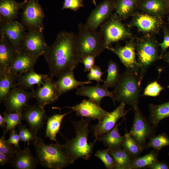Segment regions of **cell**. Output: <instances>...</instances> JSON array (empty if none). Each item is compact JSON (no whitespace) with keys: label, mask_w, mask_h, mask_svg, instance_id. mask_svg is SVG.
<instances>
[{"label":"cell","mask_w":169,"mask_h":169,"mask_svg":"<svg viewBox=\"0 0 169 169\" xmlns=\"http://www.w3.org/2000/svg\"></svg>","instance_id":"cell-55"},{"label":"cell","mask_w":169,"mask_h":169,"mask_svg":"<svg viewBox=\"0 0 169 169\" xmlns=\"http://www.w3.org/2000/svg\"><path fill=\"white\" fill-rule=\"evenodd\" d=\"M126 104L120 103V105L113 111L109 112L103 119L98 120L96 125L91 128L93 135L97 141L101 136L110 131L115 126L120 118L124 117L129 110H125Z\"/></svg>","instance_id":"cell-14"},{"label":"cell","mask_w":169,"mask_h":169,"mask_svg":"<svg viewBox=\"0 0 169 169\" xmlns=\"http://www.w3.org/2000/svg\"><path fill=\"white\" fill-rule=\"evenodd\" d=\"M103 74L100 67L96 65H95L90 70L89 73L88 74L87 77L88 80H94L96 81L97 83L100 82H104L105 80L101 79V77Z\"/></svg>","instance_id":"cell-43"},{"label":"cell","mask_w":169,"mask_h":169,"mask_svg":"<svg viewBox=\"0 0 169 169\" xmlns=\"http://www.w3.org/2000/svg\"><path fill=\"white\" fill-rule=\"evenodd\" d=\"M2 115L6 123L3 136H5L8 131L21 124L23 118L22 113L9 112L6 110L3 112Z\"/></svg>","instance_id":"cell-37"},{"label":"cell","mask_w":169,"mask_h":169,"mask_svg":"<svg viewBox=\"0 0 169 169\" xmlns=\"http://www.w3.org/2000/svg\"><path fill=\"white\" fill-rule=\"evenodd\" d=\"M162 28L163 33V40L161 43H159L161 51L160 55L161 59L163 54L169 48V30L165 25H163Z\"/></svg>","instance_id":"cell-45"},{"label":"cell","mask_w":169,"mask_h":169,"mask_svg":"<svg viewBox=\"0 0 169 169\" xmlns=\"http://www.w3.org/2000/svg\"><path fill=\"white\" fill-rule=\"evenodd\" d=\"M115 9L114 0H104L91 12L85 25L93 30H97L110 17Z\"/></svg>","instance_id":"cell-15"},{"label":"cell","mask_w":169,"mask_h":169,"mask_svg":"<svg viewBox=\"0 0 169 169\" xmlns=\"http://www.w3.org/2000/svg\"><path fill=\"white\" fill-rule=\"evenodd\" d=\"M78 29L75 39L80 63L83 59L88 56L93 55L96 57L100 55L105 49L101 32L93 30L83 23L78 24Z\"/></svg>","instance_id":"cell-4"},{"label":"cell","mask_w":169,"mask_h":169,"mask_svg":"<svg viewBox=\"0 0 169 169\" xmlns=\"http://www.w3.org/2000/svg\"><path fill=\"white\" fill-rule=\"evenodd\" d=\"M15 52L4 36L0 33V73L10 72Z\"/></svg>","instance_id":"cell-25"},{"label":"cell","mask_w":169,"mask_h":169,"mask_svg":"<svg viewBox=\"0 0 169 169\" xmlns=\"http://www.w3.org/2000/svg\"><path fill=\"white\" fill-rule=\"evenodd\" d=\"M164 88L155 80L148 84L144 89L141 96L156 97L158 96Z\"/></svg>","instance_id":"cell-40"},{"label":"cell","mask_w":169,"mask_h":169,"mask_svg":"<svg viewBox=\"0 0 169 169\" xmlns=\"http://www.w3.org/2000/svg\"><path fill=\"white\" fill-rule=\"evenodd\" d=\"M22 115L23 120L26 121L29 128L36 136L48 119L44 107L37 105H28L23 110Z\"/></svg>","instance_id":"cell-17"},{"label":"cell","mask_w":169,"mask_h":169,"mask_svg":"<svg viewBox=\"0 0 169 169\" xmlns=\"http://www.w3.org/2000/svg\"><path fill=\"white\" fill-rule=\"evenodd\" d=\"M36 152L38 163L46 168L62 169L74 161L59 143L46 144L42 138L37 136L32 141Z\"/></svg>","instance_id":"cell-2"},{"label":"cell","mask_w":169,"mask_h":169,"mask_svg":"<svg viewBox=\"0 0 169 169\" xmlns=\"http://www.w3.org/2000/svg\"><path fill=\"white\" fill-rule=\"evenodd\" d=\"M134 110L133 125L129 133L137 143L145 149L147 140L155 135V127L142 114L138 108Z\"/></svg>","instance_id":"cell-9"},{"label":"cell","mask_w":169,"mask_h":169,"mask_svg":"<svg viewBox=\"0 0 169 169\" xmlns=\"http://www.w3.org/2000/svg\"><path fill=\"white\" fill-rule=\"evenodd\" d=\"M75 93L78 95L89 98V99L100 105L102 99L105 97H109L113 101L114 99L113 91H109L99 83L93 86H81L77 89Z\"/></svg>","instance_id":"cell-21"},{"label":"cell","mask_w":169,"mask_h":169,"mask_svg":"<svg viewBox=\"0 0 169 169\" xmlns=\"http://www.w3.org/2000/svg\"><path fill=\"white\" fill-rule=\"evenodd\" d=\"M2 34L15 52L20 51V47L26 29L21 22L15 20L0 24Z\"/></svg>","instance_id":"cell-16"},{"label":"cell","mask_w":169,"mask_h":169,"mask_svg":"<svg viewBox=\"0 0 169 169\" xmlns=\"http://www.w3.org/2000/svg\"><path fill=\"white\" fill-rule=\"evenodd\" d=\"M54 81L53 77L48 74L42 86L34 91V98L37 100V105L44 107L55 102L59 98Z\"/></svg>","instance_id":"cell-19"},{"label":"cell","mask_w":169,"mask_h":169,"mask_svg":"<svg viewBox=\"0 0 169 169\" xmlns=\"http://www.w3.org/2000/svg\"><path fill=\"white\" fill-rule=\"evenodd\" d=\"M138 76L126 71L121 74L115 86L113 101L127 104L134 110L137 108L141 91Z\"/></svg>","instance_id":"cell-5"},{"label":"cell","mask_w":169,"mask_h":169,"mask_svg":"<svg viewBox=\"0 0 169 169\" xmlns=\"http://www.w3.org/2000/svg\"><path fill=\"white\" fill-rule=\"evenodd\" d=\"M121 20L115 13L100 26V31L103 36L105 49H107L114 43L131 37L132 33Z\"/></svg>","instance_id":"cell-7"},{"label":"cell","mask_w":169,"mask_h":169,"mask_svg":"<svg viewBox=\"0 0 169 169\" xmlns=\"http://www.w3.org/2000/svg\"><path fill=\"white\" fill-rule=\"evenodd\" d=\"M130 26L148 34L157 33L163 26L162 17L144 12L135 13Z\"/></svg>","instance_id":"cell-13"},{"label":"cell","mask_w":169,"mask_h":169,"mask_svg":"<svg viewBox=\"0 0 169 169\" xmlns=\"http://www.w3.org/2000/svg\"><path fill=\"white\" fill-rule=\"evenodd\" d=\"M108 149L109 153L115 161V169H129L132 158L122 147Z\"/></svg>","instance_id":"cell-32"},{"label":"cell","mask_w":169,"mask_h":169,"mask_svg":"<svg viewBox=\"0 0 169 169\" xmlns=\"http://www.w3.org/2000/svg\"><path fill=\"white\" fill-rule=\"evenodd\" d=\"M12 158L6 154L0 153V165L3 166L8 163H10Z\"/></svg>","instance_id":"cell-49"},{"label":"cell","mask_w":169,"mask_h":169,"mask_svg":"<svg viewBox=\"0 0 169 169\" xmlns=\"http://www.w3.org/2000/svg\"><path fill=\"white\" fill-rule=\"evenodd\" d=\"M115 54L125 67L126 71L138 76V66L135 48V42L132 40L126 42L121 46L116 45L115 47L111 46L107 49Z\"/></svg>","instance_id":"cell-11"},{"label":"cell","mask_w":169,"mask_h":169,"mask_svg":"<svg viewBox=\"0 0 169 169\" xmlns=\"http://www.w3.org/2000/svg\"><path fill=\"white\" fill-rule=\"evenodd\" d=\"M9 131V136L7 140L8 142L13 145L17 150L20 149L19 142L20 140L18 132L15 128Z\"/></svg>","instance_id":"cell-46"},{"label":"cell","mask_w":169,"mask_h":169,"mask_svg":"<svg viewBox=\"0 0 169 169\" xmlns=\"http://www.w3.org/2000/svg\"><path fill=\"white\" fill-rule=\"evenodd\" d=\"M121 123L116 124L112 129L100 137L97 141H102L104 145L109 149H115L122 147L124 137L120 135L118 128Z\"/></svg>","instance_id":"cell-29"},{"label":"cell","mask_w":169,"mask_h":169,"mask_svg":"<svg viewBox=\"0 0 169 169\" xmlns=\"http://www.w3.org/2000/svg\"><path fill=\"white\" fill-rule=\"evenodd\" d=\"M20 141L25 143L32 141L37 136L25 125L20 124L17 126Z\"/></svg>","instance_id":"cell-41"},{"label":"cell","mask_w":169,"mask_h":169,"mask_svg":"<svg viewBox=\"0 0 169 169\" xmlns=\"http://www.w3.org/2000/svg\"><path fill=\"white\" fill-rule=\"evenodd\" d=\"M83 0H64L62 9H70L74 11L84 7Z\"/></svg>","instance_id":"cell-44"},{"label":"cell","mask_w":169,"mask_h":169,"mask_svg":"<svg viewBox=\"0 0 169 169\" xmlns=\"http://www.w3.org/2000/svg\"><path fill=\"white\" fill-rule=\"evenodd\" d=\"M48 74L36 73L34 69L26 72L17 78L16 85L24 90H32L33 86L37 84L40 87L44 83Z\"/></svg>","instance_id":"cell-26"},{"label":"cell","mask_w":169,"mask_h":169,"mask_svg":"<svg viewBox=\"0 0 169 169\" xmlns=\"http://www.w3.org/2000/svg\"><path fill=\"white\" fill-rule=\"evenodd\" d=\"M149 121L155 128L163 119L169 117V101L160 105L150 104Z\"/></svg>","instance_id":"cell-28"},{"label":"cell","mask_w":169,"mask_h":169,"mask_svg":"<svg viewBox=\"0 0 169 169\" xmlns=\"http://www.w3.org/2000/svg\"><path fill=\"white\" fill-rule=\"evenodd\" d=\"M91 81H78L75 78L74 71H69L60 76L57 81H54L56 91L60 96L63 94L77 89L79 86L92 84Z\"/></svg>","instance_id":"cell-23"},{"label":"cell","mask_w":169,"mask_h":169,"mask_svg":"<svg viewBox=\"0 0 169 169\" xmlns=\"http://www.w3.org/2000/svg\"><path fill=\"white\" fill-rule=\"evenodd\" d=\"M48 46L42 31L28 30L24 34L20 51L39 58L44 55Z\"/></svg>","instance_id":"cell-10"},{"label":"cell","mask_w":169,"mask_h":169,"mask_svg":"<svg viewBox=\"0 0 169 169\" xmlns=\"http://www.w3.org/2000/svg\"></svg>","instance_id":"cell-54"},{"label":"cell","mask_w":169,"mask_h":169,"mask_svg":"<svg viewBox=\"0 0 169 169\" xmlns=\"http://www.w3.org/2000/svg\"><path fill=\"white\" fill-rule=\"evenodd\" d=\"M138 8L143 12L162 17L168 13L165 0H140Z\"/></svg>","instance_id":"cell-27"},{"label":"cell","mask_w":169,"mask_h":169,"mask_svg":"<svg viewBox=\"0 0 169 169\" xmlns=\"http://www.w3.org/2000/svg\"><path fill=\"white\" fill-rule=\"evenodd\" d=\"M169 146V138L165 133L155 135L149 138L145 148H152L154 151L158 152L162 148Z\"/></svg>","instance_id":"cell-38"},{"label":"cell","mask_w":169,"mask_h":169,"mask_svg":"<svg viewBox=\"0 0 169 169\" xmlns=\"http://www.w3.org/2000/svg\"><path fill=\"white\" fill-rule=\"evenodd\" d=\"M11 166L16 169H34L38 162L36 158L33 156L29 148V143L24 149L18 150L11 158L10 163Z\"/></svg>","instance_id":"cell-22"},{"label":"cell","mask_w":169,"mask_h":169,"mask_svg":"<svg viewBox=\"0 0 169 169\" xmlns=\"http://www.w3.org/2000/svg\"><path fill=\"white\" fill-rule=\"evenodd\" d=\"M34 91L28 92L18 86L15 84L3 102L6 110L22 114L28 105L29 100L34 98Z\"/></svg>","instance_id":"cell-12"},{"label":"cell","mask_w":169,"mask_h":169,"mask_svg":"<svg viewBox=\"0 0 169 169\" xmlns=\"http://www.w3.org/2000/svg\"><path fill=\"white\" fill-rule=\"evenodd\" d=\"M22 9L21 23L26 28L42 31L45 15L38 0H27Z\"/></svg>","instance_id":"cell-8"},{"label":"cell","mask_w":169,"mask_h":169,"mask_svg":"<svg viewBox=\"0 0 169 169\" xmlns=\"http://www.w3.org/2000/svg\"><path fill=\"white\" fill-rule=\"evenodd\" d=\"M75 38L73 32L61 31L54 42L48 46L43 56L48 66L49 75L59 78L69 71H74L80 63Z\"/></svg>","instance_id":"cell-1"},{"label":"cell","mask_w":169,"mask_h":169,"mask_svg":"<svg viewBox=\"0 0 169 169\" xmlns=\"http://www.w3.org/2000/svg\"><path fill=\"white\" fill-rule=\"evenodd\" d=\"M64 108L72 109L77 116L85 117L91 120L97 119L98 120L103 119L109 113L102 109L100 105L90 99H84L75 106Z\"/></svg>","instance_id":"cell-18"},{"label":"cell","mask_w":169,"mask_h":169,"mask_svg":"<svg viewBox=\"0 0 169 169\" xmlns=\"http://www.w3.org/2000/svg\"><path fill=\"white\" fill-rule=\"evenodd\" d=\"M95 156L101 160L106 168L115 169V161L109 153L108 148L98 150L95 153Z\"/></svg>","instance_id":"cell-39"},{"label":"cell","mask_w":169,"mask_h":169,"mask_svg":"<svg viewBox=\"0 0 169 169\" xmlns=\"http://www.w3.org/2000/svg\"><path fill=\"white\" fill-rule=\"evenodd\" d=\"M38 58L20 51L16 52L10 67V71L18 77L26 72L33 69Z\"/></svg>","instance_id":"cell-20"},{"label":"cell","mask_w":169,"mask_h":169,"mask_svg":"<svg viewBox=\"0 0 169 169\" xmlns=\"http://www.w3.org/2000/svg\"><path fill=\"white\" fill-rule=\"evenodd\" d=\"M169 65V51L166 52L162 55L161 58Z\"/></svg>","instance_id":"cell-51"},{"label":"cell","mask_w":169,"mask_h":169,"mask_svg":"<svg viewBox=\"0 0 169 169\" xmlns=\"http://www.w3.org/2000/svg\"><path fill=\"white\" fill-rule=\"evenodd\" d=\"M26 0L18 2L14 0H0V24L15 20Z\"/></svg>","instance_id":"cell-24"},{"label":"cell","mask_w":169,"mask_h":169,"mask_svg":"<svg viewBox=\"0 0 169 169\" xmlns=\"http://www.w3.org/2000/svg\"><path fill=\"white\" fill-rule=\"evenodd\" d=\"M140 0H115V14L121 20L132 15Z\"/></svg>","instance_id":"cell-30"},{"label":"cell","mask_w":169,"mask_h":169,"mask_svg":"<svg viewBox=\"0 0 169 169\" xmlns=\"http://www.w3.org/2000/svg\"><path fill=\"white\" fill-rule=\"evenodd\" d=\"M18 77L10 72L0 73V102H3L12 88L15 84Z\"/></svg>","instance_id":"cell-33"},{"label":"cell","mask_w":169,"mask_h":169,"mask_svg":"<svg viewBox=\"0 0 169 169\" xmlns=\"http://www.w3.org/2000/svg\"><path fill=\"white\" fill-rule=\"evenodd\" d=\"M90 120L82 117L78 121H71L74 127L76 136L66 140V143L63 145L74 162L79 158L88 160L93 153L96 141L90 143L88 141L89 134L91 131L89 127Z\"/></svg>","instance_id":"cell-3"},{"label":"cell","mask_w":169,"mask_h":169,"mask_svg":"<svg viewBox=\"0 0 169 169\" xmlns=\"http://www.w3.org/2000/svg\"><path fill=\"white\" fill-rule=\"evenodd\" d=\"M96 57L93 55H89L83 59L81 61L84 66V71L85 72L89 71L95 65V59Z\"/></svg>","instance_id":"cell-47"},{"label":"cell","mask_w":169,"mask_h":169,"mask_svg":"<svg viewBox=\"0 0 169 169\" xmlns=\"http://www.w3.org/2000/svg\"><path fill=\"white\" fill-rule=\"evenodd\" d=\"M17 149L13 145L9 144L2 136L0 138V153L7 155L12 158L17 151Z\"/></svg>","instance_id":"cell-42"},{"label":"cell","mask_w":169,"mask_h":169,"mask_svg":"<svg viewBox=\"0 0 169 169\" xmlns=\"http://www.w3.org/2000/svg\"><path fill=\"white\" fill-rule=\"evenodd\" d=\"M158 152L151 151L149 153L141 156H137L131 159L129 169H141L159 161Z\"/></svg>","instance_id":"cell-34"},{"label":"cell","mask_w":169,"mask_h":169,"mask_svg":"<svg viewBox=\"0 0 169 169\" xmlns=\"http://www.w3.org/2000/svg\"><path fill=\"white\" fill-rule=\"evenodd\" d=\"M0 126L4 131L6 128V123L5 120L1 113L0 114Z\"/></svg>","instance_id":"cell-50"},{"label":"cell","mask_w":169,"mask_h":169,"mask_svg":"<svg viewBox=\"0 0 169 169\" xmlns=\"http://www.w3.org/2000/svg\"><path fill=\"white\" fill-rule=\"evenodd\" d=\"M146 168L150 169H169V165L164 161H158L148 166Z\"/></svg>","instance_id":"cell-48"},{"label":"cell","mask_w":169,"mask_h":169,"mask_svg":"<svg viewBox=\"0 0 169 169\" xmlns=\"http://www.w3.org/2000/svg\"><path fill=\"white\" fill-rule=\"evenodd\" d=\"M166 1L167 6L168 12L169 13V0H166Z\"/></svg>","instance_id":"cell-52"},{"label":"cell","mask_w":169,"mask_h":169,"mask_svg":"<svg viewBox=\"0 0 169 169\" xmlns=\"http://www.w3.org/2000/svg\"><path fill=\"white\" fill-rule=\"evenodd\" d=\"M168 24L169 25V17H168Z\"/></svg>","instance_id":"cell-53"},{"label":"cell","mask_w":169,"mask_h":169,"mask_svg":"<svg viewBox=\"0 0 169 169\" xmlns=\"http://www.w3.org/2000/svg\"><path fill=\"white\" fill-rule=\"evenodd\" d=\"M122 147L128 153L132 159L139 156L144 148L139 145L129 132L126 131Z\"/></svg>","instance_id":"cell-36"},{"label":"cell","mask_w":169,"mask_h":169,"mask_svg":"<svg viewBox=\"0 0 169 169\" xmlns=\"http://www.w3.org/2000/svg\"><path fill=\"white\" fill-rule=\"evenodd\" d=\"M159 43L150 34L137 39L135 42L138 77L140 84L149 68L161 59L159 55Z\"/></svg>","instance_id":"cell-6"},{"label":"cell","mask_w":169,"mask_h":169,"mask_svg":"<svg viewBox=\"0 0 169 169\" xmlns=\"http://www.w3.org/2000/svg\"><path fill=\"white\" fill-rule=\"evenodd\" d=\"M70 111L62 114H55L48 118L45 132V137L54 141L56 143H59L57 141L56 136L59 133L62 120L67 115L72 112Z\"/></svg>","instance_id":"cell-31"},{"label":"cell","mask_w":169,"mask_h":169,"mask_svg":"<svg viewBox=\"0 0 169 169\" xmlns=\"http://www.w3.org/2000/svg\"><path fill=\"white\" fill-rule=\"evenodd\" d=\"M107 74L103 86L108 89L115 86L120 77L119 68L117 64L112 60H110L106 71Z\"/></svg>","instance_id":"cell-35"}]
</instances>
